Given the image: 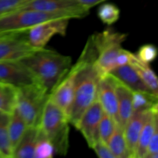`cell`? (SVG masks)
I'll use <instances>...</instances> for the list:
<instances>
[{"mask_svg":"<svg viewBox=\"0 0 158 158\" xmlns=\"http://www.w3.org/2000/svg\"><path fill=\"white\" fill-rule=\"evenodd\" d=\"M109 74L113 76L117 81L125 85L131 90L153 94L134 67L130 64L117 66L114 68Z\"/></svg>","mask_w":158,"mask_h":158,"instance_id":"15","label":"cell"},{"mask_svg":"<svg viewBox=\"0 0 158 158\" xmlns=\"http://www.w3.org/2000/svg\"><path fill=\"white\" fill-rule=\"evenodd\" d=\"M20 62L33 73L37 81L49 94L72 66L70 56L46 48Z\"/></svg>","mask_w":158,"mask_h":158,"instance_id":"2","label":"cell"},{"mask_svg":"<svg viewBox=\"0 0 158 158\" xmlns=\"http://www.w3.org/2000/svg\"><path fill=\"white\" fill-rule=\"evenodd\" d=\"M89 12H46L19 9L0 16V32H26L43 22L57 19L84 18Z\"/></svg>","mask_w":158,"mask_h":158,"instance_id":"3","label":"cell"},{"mask_svg":"<svg viewBox=\"0 0 158 158\" xmlns=\"http://www.w3.org/2000/svg\"><path fill=\"white\" fill-rule=\"evenodd\" d=\"M0 158H3L2 155V154H1V153H0Z\"/></svg>","mask_w":158,"mask_h":158,"instance_id":"35","label":"cell"},{"mask_svg":"<svg viewBox=\"0 0 158 158\" xmlns=\"http://www.w3.org/2000/svg\"><path fill=\"white\" fill-rule=\"evenodd\" d=\"M97 56V50L89 36L80 56L82 64L77 74L73 100L68 115L69 124L76 129L85 111L97 99L100 76L94 66Z\"/></svg>","mask_w":158,"mask_h":158,"instance_id":"1","label":"cell"},{"mask_svg":"<svg viewBox=\"0 0 158 158\" xmlns=\"http://www.w3.org/2000/svg\"><path fill=\"white\" fill-rule=\"evenodd\" d=\"M158 106V105H157ZM153 107V108H154ZM152 108L147 110L134 112L123 127L125 140L130 158H135L137 142L143 125L146 123Z\"/></svg>","mask_w":158,"mask_h":158,"instance_id":"13","label":"cell"},{"mask_svg":"<svg viewBox=\"0 0 158 158\" xmlns=\"http://www.w3.org/2000/svg\"><path fill=\"white\" fill-rule=\"evenodd\" d=\"M127 37L126 33L116 31L112 28L91 35L97 53L94 66L100 77L109 74L117 67V56Z\"/></svg>","mask_w":158,"mask_h":158,"instance_id":"5","label":"cell"},{"mask_svg":"<svg viewBox=\"0 0 158 158\" xmlns=\"http://www.w3.org/2000/svg\"><path fill=\"white\" fill-rule=\"evenodd\" d=\"M135 55L140 61L150 64L157 58V49L154 45L144 44L139 48Z\"/></svg>","mask_w":158,"mask_h":158,"instance_id":"28","label":"cell"},{"mask_svg":"<svg viewBox=\"0 0 158 158\" xmlns=\"http://www.w3.org/2000/svg\"><path fill=\"white\" fill-rule=\"evenodd\" d=\"M107 145L115 158H130L123 127L118 123L116 125L115 130L108 140Z\"/></svg>","mask_w":158,"mask_h":158,"instance_id":"21","label":"cell"},{"mask_svg":"<svg viewBox=\"0 0 158 158\" xmlns=\"http://www.w3.org/2000/svg\"><path fill=\"white\" fill-rule=\"evenodd\" d=\"M82 6L87 9H90L94 6L100 4L102 2L107 1V0H77Z\"/></svg>","mask_w":158,"mask_h":158,"instance_id":"33","label":"cell"},{"mask_svg":"<svg viewBox=\"0 0 158 158\" xmlns=\"http://www.w3.org/2000/svg\"><path fill=\"white\" fill-rule=\"evenodd\" d=\"M9 33H11V32H0V37L4 36V35H7V34H9Z\"/></svg>","mask_w":158,"mask_h":158,"instance_id":"34","label":"cell"},{"mask_svg":"<svg viewBox=\"0 0 158 158\" xmlns=\"http://www.w3.org/2000/svg\"><path fill=\"white\" fill-rule=\"evenodd\" d=\"M39 134V127H27L23 138L14 151L13 157L34 158V150Z\"/></svg>","mask_w":158,"mask_h":158,"instance_id":"18","label":"cell"},{"mask_svg":"<svg viewBox=\"0 0 158 158\" xmlns=\"http://www.w3.org/2000/svg\"><path fill=\"white\" fill-rule=\"evenodd\" d=\"M30 0H0V16L19 9Z\"/></svg>","mask_w":158,"mask_h":158,"instance_id":"29","label":"cell"},{"mask_svg":"<svg viewBox=\"0 0 158 158\" xmlns=\"http://www.w3.org/2000/svg\"><path fill=\"white\" fill-rule=\"evenodd\" d=\"M25 32H11L0 37V62L20 61L40 50L29 44Z\"/></svg>","mask_w":158,"mask_h":158,"instance_id":"8","label":"cell"},{"mask_svg":"<svg viewBox=\"0 0 158 158\" xmlns=\"http://www.w3.org/2000/svg\"><path fill=\"white\" fill-rule=\"evenodd\" d=\"M0 81L17 88L39 83L33 73L20 61L0 62Z\"/></svg>","mask_w":158,"mask_h":158,"instance_id":"11","label":"cell"},{"mask_svg":"<svg viewBox=\"0 0 158 158\" xmlns=\"http://www.w3.org/2000/svg\"><path fill=\"white\" fill-rule=\"evenodd\" d=\"M10 114L0 111V153L3 157H12V147L9 137L8 125Z\"/></svg>","mask_w":158,"mask_h":158,"instance_id":"23","label":"cell"},{"mask_svg":"<svg viewBox=\"0 0 158 158\" xmlns=\"http://www.w3.org/2000/svg\"><path fill=\"white\" fill-rule=\"evenodd\" d=\"M55 154V148L52 143L40 131L34 150V158H52Z\"/></svg>","mask_w":158,"mask_h":158,"instance_id":"26","label":"cell"},{"mask_svg":"<svg viewBox=\"0 0 158 158\" xmlns=\"http://www.w3.org/2000/svg\"><path fill=\"white\" fill-rule=\"evenodd\" d=\"M117 80L110 74L100 77L97 88V100L105 114L110 116L118 123Z\"/></svg>","mask_w":158,"mask_h":158,"instance_id":"12","label":"cell"},{"mask_svg":"<svg viewBox=\"0 0 158 158\" xmlns=\"http://www.w3.org/2000/svg\"><path fill=\"white\" fill-rule=\"evenodd\" d=\"M20 9H32L46 12H89L77 0H30Z\"/></svg>","mask_w":158,"mask_h":158,"instance_id":"14","label":"cell"},{"mask_svg":"<svg viewBox=\"0 0 158 158\" xmlns=\"http://www.w3.org/2000/svg\"><path fill=\"white\" fill-rule=\"evenodd\" d=\"M81 64L82 61L79 57L77 63L73 66H71L69 71L49 94V99L66 114L67 117L73 100L76 80Z\"/></svg>","mask_w":158,"mask_h":158,"instance_id":"7","label":"cell"},{"mask_svg":"<svg viewBox=\"0 0 158 158\" xmlns=\"http://www.w3.org/2000/svg\"><path fill=\"white\" fill-rule=\"evenodd\" d=\"M69 124L66 114L49 97L38 127L40 132L52 143L56 154L66 155L67 153L69 145Z\"/></svg>","mask_w":158,"mask_h":158,"instance_id":"4","label":"cell"},{"mask_svg":"<svg viewBox=\"0 0 158 158\" xmlns=\"http://www.w3.org/2000/svg\"><path fill=\"white\" fill-rule=\"evenodd\" d=\"M18 88L0 81V111L11 114L15 110Z\"/></svg>","mask_w":158,"mask_h":158,"instance_id":"22","label":"cell"},{"mask_svg":"<svg viewBox=\"0 0 158 158\" xmlns=\"http://www.w3.org/2000/svg\"><path fill=\"white\" fill-rule=\"evenodd\" d=\"M120 15V9L113 3H103L97 9V16L102 23L107 26L114 24L119 19Z\"/></svg>","mask_w":158,"mask_h":158,"instance_id":"25","label":"cell"},{"mask_svg":"<svg viewBox=\"0 0 158 158\" xmlns=\"http://www.w3.org/2000/svg\"><path fill=\"white\" fill-rule=\"evenodd\" d=\"M92 149L100 158H115L114 154L110 150L107 143H104L102 140H99L97 143L93 146Z\"/></svg>","mask_w":158,"mask_h":158,"instance_id":"30","label":"cell"},{"mask_svg":"<svg viewBox=\"0 0 158 158\" xmlns=\"http://www.w3.org/2000/svg\"><path fill=\"white\" fill-rule=\"evenodd\" d=\"M103 114L104 111L97 99L83 114L77 127L90 148L100 140L99 124Z\"/></svg>","mask_w":158,"mask_h":158,"instance_id":"10","label":"cell"},{"mask_svg":"<svg viewBox=\"0 0 158 158\" xmlns=\"http://www.w3.org/2000/svg\"><path fill=\"white\" fill-rule=\"evenodd\" d=\"M26 129H27L26 123L15 109L9 116V125H8L9 141L12 147V153L14 152L15 149L19 143L20 140L23 138Z\"/></svg>","mask_w":158,"mask_h":158,"instance_id":"20","label":"cell"},{"mask_svg":"<svg viewBox=\"0 0 158 158\" xmlns=\"http://www.w3.org/2000/svg\"><path fill=\"white\" fill-rule=\"evenodd\" d=\"M133 54L134 53H132L130 51L122 48L120 52H119L118 55L117 56V60H116V66H117H117L130 64Z\"/></svg>","mask_w":158,"mask_h":158,"instance_id":"32","label":"cell"},{"mask_svg":"<svg viewBox=\"0 0 158 158\" xmlns=\"http://www.w3.org/2000/svg\"><path fill=\"white\" fill-rule=\"evenodd\" d=\"M117 122L110 116L103 114L99 124V138L104 143H107L110 137L115 130Z\"/></svg>","mask_w":158,"mask_h":158,"instance_id":"27","label":"cell"},{"mask_svg":"<svg viewBox=\"0 0 158 158\" xmlns=\"http://www.w3.org/2000/svg\"><path fill=\"white\" fill-rule=\"evenodd\" d=\"M158 157V129L156 130L151 139L145 158H157Z\"/></svg>","mask_w":158,"mask_h":158,"instance_id":"31","label":"cell"},{"mask_svg":"<svg viewBox=\"0 0 158 158\" xmlns=\"http://www.w3.org/2000/svg\"><path fill=\"white\" fill-rule=\"evenodd\" d=\"M157 106V97L148 93L133 91V110L134 112L147 110Z\"/></svg>","mask_w":158,"mask_h":158,"instance_id":"24","label":"cell"},{"mask_svg":"<svg viewBox=\"0 0 158 158\" xmlns=\"http://www.w3.org/2000/svg\"><path fill=\"white\" fill-rule=\"evenodd\" d=\"M49 97V93L39 83L18 87L15 109L24 120L27 127L39 126Z\"/></svg>","mask_w":158,"mask_h":158,"instance_id":"6","label":"cell"},{"mask_svg":"<svg viewBox=\"0 0 158 158\" xmlns=\"http://www.w3.org/2000/svg\"><path fill=\"white\" fill-rule=\"evenodd\" d=\"M158 106L152 108L146 123L143 125L142 131L139 137L138 142L136 150L135 158H145L151 139L156 130L158 129V119H157Z\"/></svg>","mask_w":158,"mask_h":158,"instance_id":"17","label":"cell"},{"mask_svg":"<svg viewBox=\"0 0 158 158\" xmlns=\"http://www.w3.org/2000/svg\"><path fill=\"white\" fill-rule=\"evenodd\" d=\"M130 65L134 67L141 80L148 86L151 92L158 97V80L155 73L148 63L140 61L135 54H133Z\"/></svg>","mask_w":158,"mask_h":158,"instance_id":"19","label":"cell"},{"mask_svg":"<svg viewBox=\"0 0 158 158\" xmlns=\"http://www.w3.org/2000/svg\"><path fill=\"white\" fill-rule=\"evenodd\" d=\"M116 90L118 106V123L124 127L126 123L134 114L133 91L117 80Z\"/></svg>","mask_w":158,"mask_h":158,"instance_id":"16","label":"cell"},{"mask_svg":"<svg viewBox=\"0 0 158 158\" xmlns=\"http://www.w3.org/2000/svg\"><path fill=\"white\" fill-rule=\"evenodd\" d=\"M69 21V19H57L43 22L30 28L26 31L28 42L35 49H45L54 35H66Z\"/></svg>","mask_w":158,"mask_h":158,"instance_id":"9","label":"cell"}]
</instances>
